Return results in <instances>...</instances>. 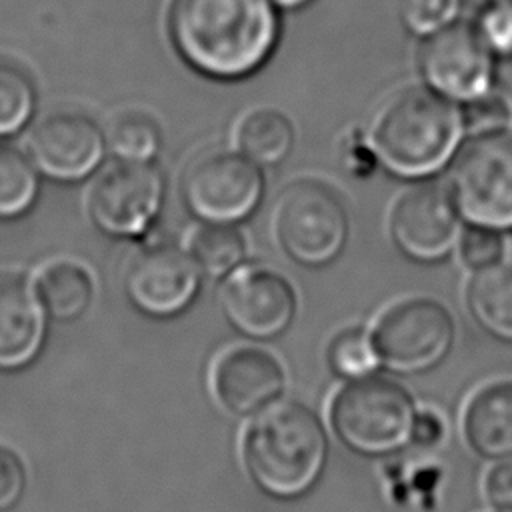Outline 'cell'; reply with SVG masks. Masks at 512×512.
<instances>
[{
	"label": "cell",
	"mask_w": 512,
	"mask_h": 512,
	"mask_svg": "<svg viewBox=\"0 0 512 512\" xmlns=\"http://www.w3.org/2000/svg\"><path fill=\"white\" fill-rule=\"evenodd\" d=\"M504 2H506V4H510V6H512V0H504Z\"/></svg>",
	"instance_id": "34"
},
{
	"label": "cell",
	"mask_w": 512,
	"mask_h": 512,
	"mask_svg": "<svg viewBox=\"0 0 512 512\" xmlns=\"http://www.w3.org/2000/svg\"><path fill=\"white\" fill-rule=\"evenodd\" d=\"M124 290L138 312L156 320L176 318L200 292V268L190 252L172 244H152L132 258Z\"/></svg>",
	"instance_id": "12"
},
{
	"label": "cell",
	"mask_w": 512,
	"mask_h": 512,
	"mask_svg": "<svg viewBox=\"0 0 512 512\" xmlns=\"http://www.w3.org/2000/svg\"><path fill=\"white\" fill-rule=\"evenodd\" d=\"M458 246H460L462 262L476 272L500 264V260L504 256L502 232L484 228V226H470L460 236Z\"/></svg>",
	"instance_id": "28"
},
{
	"label": "cell",
	"mask_w": 512,
	"mask_h": 512,
	"mask_svg": "<svg viewBox=\"0 0 512 512\" xmlns=\"http://www.w3.org/2000/svg\"><path fill=\"white\" fill-rule=\"evenodd\" d=\"M26 488V468L22 458L0 444V512H10Z\"/></svg>",
	"instance_id": "29"
},
{
	"label": "cell",
	"mask_w": 512,
	"mask_h": 512,
	"mask_svg": "<svg viewBox=\"0 0 512 512\" xmlns=\"http://www.w3.org/2000/svg\"><path fill=\"white\" fill-rule=\"evenodd\" d=\"M462 118H464V128L472 130L474 134L500 130L506 120V104L494 94H488L476 102L466 104Z\"/></svg>",
	"instance_id": "30"
},
{
	"label": "cell",
	"mask_w": 512,
	"mask_h": 512,
	"mask_svg": "<svg viewBox=\"0 0 512 512\" xmlns=\"http://www.w3.org/2000/svg\"><path fill=\"white\" fill-rule=\"evenodd\" d=\"M212 390L228 414L250 418L280 402L286 390V372L282 362L268 350L240 346L216 360Z\"/></svg>",
	"instance_id": "15"
},
{
	"label": "cell",
	"mask_w": 512,
	"mask_h": 512,
	"mask_svg": "<svg viewBox=\"0 0 512 512\" xmlns=\"http://www.w3.org/2000/svg\"><path fill=\"white\" fill-rule=\"evenodd\" d=\"M416 414V402L402 384L372 374L336 392L328 420L338 442L352 454L388 458L412 446Z\"/></svg>",
	"instance_id": "4"
},
{
	"label": "cell",
	"mask_w": 512,
	"mask_h": 512,
	"mask_svg": "<svg viewBox=\"0 0 512 512\" xmlns=\"http://www.w3.org/2000/svg\"><path fill=\"white\" fill-rule=\"evenodd\" d=\"M494 58H512V6L504 0H488L472 26Z\"/></svg>",
	"instance_id": "26"
},
{
	"label": "cell",
	"mask_w": 512,
	"mask_h": 512,
	"mask_svg": "<svg viewBox=\"0 0 512 512\" xmlns=\"http://www.w3.org/2000/svg\"><path fill=\"white\" fill-rule=\"evenodd\" d=\"M238 146L258 166H274L286 160L294 146L290 120L270 108L250 112L238 126Z\"/></svg>",
	"instance_id": "20"
},
{
	"label": "cell",
	"mask_w": 512,
	"mask_h": 512,
	"mask_svg": "<svg viewBox=\"0 0 512 512\" xmlns=\"http://www.w3.org/2000/svg\"><path fill=\"white\" fill-rule=\"evenodd\" d=\"M164 190V178L150 162L118 160L94 180L88 192V214L104 234L142 236L162 210Z\"/></svg>",
	"instance_id": "9"
},
{
	"label": "cell",
	"mask_w": 512,
	"mask_h": 512,
	"mask_svg": "<svg viewBox=\"0 0 512 512\" xmlns=\"http://www.w3.org/2000/svg\"><path fill=\"white\" fill-rule=\"evenodd\" d=\"M484 494L496 512H512V458L490 468L484 480Z\"/></svg>",
	"instance_id": "31"
},
{
	"label": "cell",
	"mask_w": 512,
	"mask_h": 512,
	"mask_svg": "<svg viewBox=\"0 0 512 512\" xmlns=\"http://www.w3.org/2000/svg\"><path fill=\"white\" fill-rule=\"evenodd\" d=\"M450 196L470 226L512 230V134L480 132L456 154L450 172Z\"/></svg>",
	"instance_id": "5"
},
{
	"label": "cell",
	"mask_w": 512,
	"mask_h": 512,
	"mask_svg": "<svg viewBox=\"0 0 512 512\" xmlns=\"http://www.w3.org/2000/svg\"><path fill=\"white\" fill-rule=\"evenodd\" d=\"M326 362L330 372L344 382L372 376L380 366L372 334L362 328L338 332L326 348Z\"/></svg>",
	"instance_id": "25"
},
{
	"label": "cell",
	"mask_w": 512,
	"mask_h": 512,
	"mask_svg": "<svg viewBox=\"0 0 512 512\" xmlns=\"http://www.w3.org/2000/svg\"><path fill=\"white\" fill-rule=\"evenodd\" d=\"M444 438V422L432 410H422L416 414L412 428V444L420 448H434Z\"/></svg>",
	"instance_id": "32"
},
{
	"label": "cell",
	"mask_w": 512,
	"mask_h": 512,
	"mask_svg": "<svg viewBox=\"0 0 512 512\" xmlns=\"http://www.w3.org/2000/svg\"><path fill=\"white\" fill-rule=\"evenodd\" d=\"M168 32L196 72L238 80L272 56L280 16L274 0H172Z\"/></svg>",
	"instance_id": "1"
},
{
	"label": "cell",
	"mask_w": 512,
	"mask_h": 512,
	"mask_svg": "<svg viewBox=\"0 0 512 512\" xmlns=\"http://www.w3.org/2000/svg\"><path fill=\"white\" fill-rule=\"evenodd\" d=\"M262 194L264 176L242 152L200 154L182 174L184 204L204 224H236L248 218Z\"/></svg>",
	"instance_id": "8"
},
{
	"label": "cell",
	"mask_w": 512,
	"mask_h": 512,
	"mask_svg": "<svg viewBox=\"0 0 512 512\" xmlns=\"http://www.w3.org/2000/svg\"><path fill=\"white\" fill-rule=\"evenodd\" d=\"M462 432L470 450L482 460L512 458V380L492 382L470 398Z\"/></svg>",
	"instance_id": "17"
},
{
	"label": "cell",
	"mask_w": 512,
	"mask_h": 512,
	"mask_svg": "<svg viewBox=\"0 0 512 512\" xmlns=\"http://www.w3.org/2000/svg\"><path fill=\"white\" fill-rule=\"evenodd\" d=\"M38 194V174L12 144L0 142V218L24 214Z\"/></svg>",
	"instance_id": "23"
},
{
	"label": "cell",
	"mask_w": 512,
	"mask_h": 512,
	"mask_svg": "<svg viewBox=\"0 0 512 512\" xmlns=\"http://www.w3.org/2000/svg\"><path fill=\"white\" fill-rule=\"evenodd\" d=\"M274 2L278 6H284V8H298V6H304L310 0H274Z\"/></svg>",
	"instance_id": "33"
},
{
	"label": "cell",
	"mask_w": 512,
	"mask_h": 512,
	"mask_svg": "<svg viewBox=\"0 0 512 512\" xmlns=\"http://www.w3.org/2000/svg\"><path fill=\"white\" fill-rule=\"evenodd\" d=\"M462 112L432 90L410 88L394 96L372 124L374 158L402 178H424L448 164L462 132Z\"/></svg>",
	"instance_id": "3"
},
{
	"label": "cell",
	"mask_w": 512,
	"mask_h": 512,
	"mask_svg": "<svg viewBox=\"0 0 512 512\" xmlns=\"http://www.w3.org/2000/svg\"><path fill=\"white\" fill-rule=\"evenodd\" d=\"M274 224L282 250L306 268L334 262L348 240L342 202L318 182L292 184L278 202Z\"/></svg>",
	"instance_id": "7"
},
{
	"label": "cell",
	"mask_w": 512,
	"mask_h": 512,
	"mask_svg": "<svg viewBox=\"0 0 512 512\" xmlns=\"http://www.w3.org/2000/svg\"><path fill=\"white\" fill-rule=\"evenodd\" d=\"M104 140L118 160L152 162L160 150L162 134L152 116L138 110H124L108 122Z\"/></svg>",
	"instance_id": "22"
},
{
	"label": "cell",
	"mask_w": 512,
	"mask_h": 512,
	"mask_svg": "<svg viewBox=\"0 0 512 512\" xmlns=\"http://www.w3.org/2000/svg\"><path fill=\"white\" fill-rule=\"evenodd\" d=\"M190 254L200 272L226 278L244 264L246 242L232 224H204L190 240Z\"/></svg>",
	"instance_id": "21"
},
{
	"label": "cell",
	"mask_w": 512,
	"mask_h": 512,
	"mask_svg": "<svg viewBox=\"0 0 512 512\" xmlns=\"http://www.w3.org/2000/svg\"><path fill=\"white\" fill-rule=\"evenodd\" d=\"M396 246L416 262H438L460 242V214L448 190L426 184L406 192L392 210Z\"/></svg>",
	"instance_id": "13"
},
{
	"label": "cell",
	"mask_w": 512,
	"mask_h": 512,
	"mask_svg": "<svg viewBox=\"0 0 512 512\" xmlns=\"http://www.w3.org/2000/svg\"><path fill=\"white\" fill-rule=\"evenodd\" d=\"M40 304L52 320L68 324L80 320L94 298V282L86 268L76 262H54L46 266L36 282Z\"/></svg>",
	"instance_id": "19"
},
{
	"label": "cell",
	"mask_w": 512,
	"mask_h": 512,
	"mask_svg": "<svg viewBox=\"0 0 512 512\" xmlns=\"http://www.w3.org/2000/svg\"><path fill=\"white\" fill-rule=\"evenodd\" d=\"M44 308L36 288L20 274H0V368L28 364L42 342Z\"/></svg>",
	"instance_id": "16"
},
{
	"label": "cell",
	"mask_w": 512,
	"mask_h": 512,
	"mask_svg": "<svg viewBox=\"0 0 512 512\" xmlns=\"http://www.w3.org/2000/svg\"><path fill=\"white\" fill-rule=\"evenodd\" d=\"M104 148V132L88 114L74 108L46 114L28 138L32 162L56 180L88 176L100 164Z\"/></svg>",
	"instance_id": "14"
},
{
	"label": "cell",
	"mask_w": 512,
	"mask_h": 512,
	"mask_svg": "<svg viewBox=\"0 0 512 512\" xmlns=\"http://www.w3.org/2000/svg\"><path fill=\"white\" fill-rule=\"evenodd\" d=\"M330 442L320 416L302 402H276L246 428L242 460L252 484L268 498L308 496L328 464Z\"/></svg>",
	"instance_id": "2"
},
{
	"label": "cell",
	"mask_w": 512,
	"mask_h": 512,
	"mask_svg": "<svg viewBox=\"0 0 512 512\" xmlns=\"http://www.w3.org/2000/svg\"><path fill=\"white\" fill-rule=\"evenodd\" d=\"M466 304L482 332L512 346V266L480 270L468 284Z\"/></svg>",
	"instance_id": "18"
},
{
	"label": "cell",
	"mask_w": 512,
	"mask_h": 512,
	"mask_svg": "<svg viewBox=\"0 0 512 512\" xmlns=\"http://www.w3.org/2000/svg\"><path fill=\"white\" fill-rule=\"evenodd\" d=\"M220 306L234 332L254 342H272L292 326L298 298L278 272L242 264L224 278Z\"/></svg>",
	"instance_id": "11"
},
{
	"label": "cell",
	"mask_w": 512,
	"mask_h": 512,
	"mask_svg": "<svg viewBox=\"0 0 512 512\" xmlns=\"http://www.w3.org/2000/svg\"><path fill=\"white\" fill-rule=\"evenodd\" d=\"M418 62L426 86L450 102L466 106L492 94L494 56L472 26L452 22L426 36Z\"/></svg>",
	"instance_id": "10"
},
{
	"label": "cell",
	"mask_w": 512,
	"mask_h": 512,
	"mask_svg": "<svg viewBox=\"0 0 512 512\" xmlns=\"http://www.w3.org/2000/svg\"><path fill=\"white\" fill-rule=\"evenodd\" d=\"M380 366L396 376H422L452 352L456 324L432 298H410L382 314L370 332Z\"/></svg>",
	"instance_id": "6"
},
{
	"label": "cell",
	"mask_w": 512,
	"mask_h": 512,
	"mask_svg": "<svg viewBox=\"0 0 512 512\" xmlns=\"http://www.w3.org/2000/svg\"><path fill=\"white\" fill-rule=\"evenodd\" d=\"M460 0H398V16L406 30L430 36L454 22Z\"/></svg>",
	"instance_id": "27"
},
{
	"label": "cell",
	"mask_w": 512,
	"mask_h": 512,
	"mask_svg": "<svg viewBox=\"0 0 512 512\" xmlns=\"http://www.w3.org/2000/svg\"><path fill=\"white\" fill-rule=\"evenodd\" d=\"M36 102L30 72L10 56H0V136L20 130Z\"/></svg>",
	"instance_id": "24"
}]
</instances>
